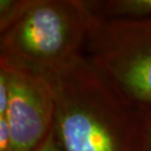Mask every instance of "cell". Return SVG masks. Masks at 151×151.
Here are the masks:
<instances>
[{"instance_id": "2", "label": "cell", "mask_w": 151, "mask_h": 151, "mask_svg": "<svg viewBox=\"0 0 151 151\" xmlns=\"http://www.w3.org/2000/svg\"><path fill=\"white\" fill-rule=\"evenodd\" d=\"M88 22L82 0H27L0 32V65L48 78L84 54Z\"/></svg>"}, {"instance_id": "4", "label": "cell", "mask_w": 151, "mask_h": 151, "mask_svg": "<svg viewBox=\"0 0 151 151\" xmlns=\"http://www.w3.org/2000/svg\"><path fill=\"white\" fill-rule=\"evenodd\" d=\"M8 86L5 116L9 124L12 151H35L55 121V96L46 77L0 65Z\"/></svg>"}, {"instance_id": "7", "label": "cell", "mask_w": 151, "mask_h": 151, "mask_svg": "<svg viewBox=\"0 0 151 151\" xmlns=\"http://www.w3.org/2000/svg\"><path fill=\"white\" fill-rule=\"evenodd\" d=\"M143 116V135L145 151H151V106L141 108Z\"/></svg>"}, {"instance_id": "6", "label": "cell", "mask_w": 151, "mask_h": 151, "mask_svg": "<svg viewBox=\"0 0 151 151\" xmlns=\"http://www.w3.org/2000/svg\"><path fill=\"white\" fill-rule=\"evenodd\" d=\"M27 0H1L0 1V32L14 22L22 14Z\"/></svg>"}, {"instance_id": "8", "label": "cell", "mask_w": 151, "mask_h": 151, "mask_svg": "<svg viewBox=\"0 0 151 151\" xmlns=\"http://www.w3.org/2000/svg\"><path fill=\"white\" fill-rule=\"evenodd\" d=\"M35 151H63L60 142L57 140L56 133H55L54 125L50 130L49 134L47 135V138L42 142V145L38 147Z\"/></svg>"}, {"instance_id": "1", "label": "cell", "mask_w": 151, "mask_h": 151, "mask_svg": "<svg viewBox=\"0 0 151 151\" xmlns=\"http://www.w3.org/2000/svg\"><path fill=\"white\" fill-rule=\"evenodd\" d=\"M47 80L63 151H145L141 108L84 54Z\"/></svg>"}, {"instance_id": "5", "label": "cell", "mask_w": 151, "mask_h": 151, "mask_svg": "<svg viewBox=\"0 0 151 151\" xmlns=\"http://www.w3.org/2000/svg\"><path fill=\"white\" fill-rule=\"evenodd\" d=\"M87 14L100 20L151 19V0H82Z\"/></svg>"}, {"instance_id": "3", "label": "cell", "mask_w": 151, "mask_h": 151, "mask_svg": "<svg viewBox=\"0 0 151 151\" xmlns=\"http://www.w3.org/2000/svg\"><path fill=\"white\" fill-rule=\"evenodd\" d=\"M88 17L84 55L131 102L151 106V19Z\"/></svg>"}]
</instances>
